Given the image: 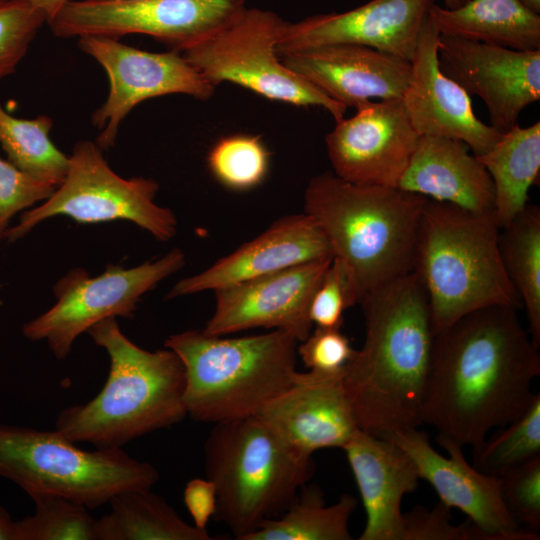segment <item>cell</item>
Wrapping results in <instances>:
<instances>
[{"label": "cell", "mask_w": 540, "mask_h": 540, "mask_svg": "<svg viewBox=\"0 0 540 540\" xmlns=\"http://www.w3.org/2000/svg\"><path fill=\"white\" fill-rule=\"evenodd\" d=\"M46 16L25 0H0V80L26 55Z\"/></svg>", "instance_id": "cell-34"}, {"label": "cell", "mask_w": 540, "mask_h": 540, "mask_svg": "<svg viewBox=\"0 0 540 540\" xmlns=\"http://www.w3.org/2000/svg\"><path fill=\"white\" fill-rule=\"evenodd\" d=\"M159 186L149 178L124 179L116 174L94 142L79 141L69 156L65 179L38 207L23 213L20 222L8 228L4 238L16 241L40 222L68 216L79 223L128 220L160 241L177 231L174 213L155 203Z\"/></svg>", "instance_id": "cell-10"}, {"label": "cell", "mask_w": 540, "mask_h": 540, "mask_svg": "<svg viewBox=\"0 0 540 540\" xmlns=\"http://www.w3.org/2000/svg\"><path fill=\"white\" fill-rule=\"evenodd\" d=\"M115 318L87 331L110 358L105 385L87 403L63 409L55 422V430L70 441L100 449L121 448L187 415L185 373L178 355L166 347L140 348L122 333Z\"/></svg>", "instance_id": "cell-4"}, {"label": "cell", "mask_w": 540, "mask_h": 540, "mask_svg": "<svg viewBox=\"0 0 540 540\" xmlns=\"http://www.w3.org/2000/svg\"><path fill=\"white\" fill-rule=\"evenodd\" d=\"M34 512L16 521V540H96L89 509L65 497L32 493Z\"/></svg>", "instance_id": "cell-32"}, {"label": "cell", "mask_w": 540, "mask_h": 540, "mask_svg": "<svg viewBox=\"0 0 540 540\" xmlns=\"http://www.w3.org/2000/svg\"><path fill=\"white\" fill-rule=\"evenodd\" d=\"M540 455V394L516 420L498 428L474 450V467L500 477L510 469Z\"/></svg>", "instance_id": "cell-31"}, {"label": "cell", "mask_w": 540, "mask_h": 540, "mask_svg": "<svg viewBox=\"0 0 540 540\" xmlns=\"http://www.w3.org/2000/svg\"><path fill=\"white\" fill-rule=\"evenodd\" d=\"M500 480L501 498L509 515L523 528H540V455L510 469Z\"/></svg>", "instance_id": "cell-35"}, {"label": "cell", "mask_w": 540, "mask_h": 540, "mask_svg": "<svg viewBox=\"0 0 540 540\" xmlns=\"http://www.w3.org/2000/svg\"><path fill=\"white\" fill-rule=\"evenodd\" d=\"M285 24L273 11L246 7L228 26L183 51V56L215 87L230 82L269 100L322 107L335 122L341 120L347 107L289 69L278 55Z\"/></svg>", "instance_id": "cell-9"}, {"label": "cell", "mask_w": 540, "mask_h": 540, "mask_svg": "<svg viewBox=\"0 0 540 540\" xmlns=\"http://www.w3.org/2000/svg\"><path fill=\"white\" fill-rule=\"evenodd\" d=\"M527 7L536 13H540V0H521Z\"/></svg>", "instance_id": "cell-44"}, {"label": "cell", "mask_w": 540, "mask_h": 540, "mask_svg": "<svg viewBox=\"0 0 540 540\" xmlns=\"http://www.w3.org/2000/svg\"><path fill=\"white\" fill-rule=\"evenodd\" d=\"M78 38L82 51L103 67L109 79L108 96L92 115L93 125L101 130L96 144L102 150L114 145L121 122L139 103L169 94L205 101L214 94L215 86L176 50L144 51L102 35Z\"/></svg>", "instance_id": "cell-13"}, {"label": "cell", "mask_w": 540, "mask_h": 540, "mask_svg": "<svg viewBox=\"0 0 540 540\" xmlns=\"http://www.w3.org/2000/svg\"><path fill=\"white\" fill-rule=\"evenodd\" d=\"M36 9L43 12L49 23L69 0H25Z\"/></svg>", "instance_id": "cell-41"}, {"label": "cell", "mask_w": 540, "mask_h": 540, "mask_svg": "<svg viewBox=\"0 0 540 540\" xmlns=\"http://www.w3.org/2000/svg\"><path fill=\"white\" fill-rule=\"evenodd\" d=\"M420 135L402 98L366 101L336 121L325 144L333 173L354 184L398 187Z\"/></svg>", "instance_id": "cell-14"}, {"label": "cell", "mask_w": 540, "mask_h": 540, "mask_svg": "<svg viewBox=\"0 0 540 540\" xmlns=\"http://www.w3.org/2000/svg\"><path fill=\"white\" fill-rule=\"evenodd\" d=\"M281 59L325 95L355 109L373 98H402L411 74L410 61L353 44L308 48Z\"/></svg>", "instance_id": "cell-20"}, {"label": "cell", "mask_w": 540, "mask_h": 540, "mask_svg": "<svg viewBox=\"0 0 540 540\" xmlns=\"http://www.w3.org/2000/svg\"><path fill=\"white\" fill-rule=\"evenodd\" d=\"M439 36L427 17L402 97L406 112L420 136L460 140L474 155H483L503 133L481 121L474 113L470 95L441 71L437 51Z\"/></svg>", "instance_id": "cell-19"}, {"label": "cell", "mask_w": 540, "mask_h": 540, "mask_svg": "<svg viewBox=\"0 0 540 540\" xmlns=\"http://www.w3.org/2000/svg\"><path fill=\"white\" fill-rule=\"evenodd\" d=\"M296 452L341 448L360 430L341 377L300 372L297 382L256 414Z\"/></svg>", "instance_id": "cell-22"}, {"label": "cell", "mask_w": 540, "mask_h": 540, "mask_svg": "<svg viewBox=\"0 0 540 540\" xmlns=\"http://www.w3.org/2000/svg\"><path fill=\"white\" fill-rule=\"evenodd\" d=\"M184 264V253L173 249L156 261L129 269L109 264L97 277L74 269L55 285L54 306L27 322L22 333L32 341L45 340L55 357L63 360L78 336L98 322L116 316L132 318L142 295Z\"/></svg>", "instance_id": "cell-12"}, {"label": "cell", "mask_w": 540, "mask_h": 540, "mask_svg": "<svg viewBox=\"0 0 540 540\" xmlns=\"http://www.w3.org/2000/svg\"><path fill=\"white\" fill-rule=\"evenodd\" d=\"M343 450L366 513L359 540H402V499L420 480L413 460L392 440L361 429Z\"/></svg>", "instance_id": "cell-23"}, {"label": "cell", "mask_w": 540, "mask_h": 540, "mask_svg": "<svg viewBox=\"0 0 540 540\" xmlns=\"http://www.w3.org/2000/svg\"><path fill=\"white\" fill-rule=\"evenodd\" d=\"M469 150L460 140L421 135L398 187L471 212H493L492 179Z\"/></svg>", "instance_id": "cell-24"}, {"label": "cell", "mask_w": 540, "mask_h": 540, "mask_svg": "<svg viewBox=\"0 0 540 540\" xmlns=\"http://www.w3.org/2000/svg\"><path fill=\"white\" fill-rule=\"evenodd\" d=\"M298 343L280 329L233 338L189 330L169 336L164 346L183 364L187 415L215 424L256 415L294 385Z\"/></svg>", "instance_id": "cell-6"}, {"label": "cell", "mask_w": 540, "mask_h": 540, "mask_svg": "<svg viewBox=\"0 0 540 540\" xmlns=\"http://www.w3.org/2000/svg\"><path fill=\"white\" fill-rule=\"evenodd\" d=\"M333 257L296 265L215 290V308L202 329L225 336L252 328L284 330L299 342L312 330L310 303Z\"/></svg>", "instance_id": "cell-17"}, {"label": "cell", "mask_w": 540, "mask_h": 540, "mask_svg": "<svg viewBox=\"0 0 540 540\" xmlns=\"http://www.w3.org/2000/svg\"><path fill=\"white\" fill-rule=\"evenodd\" d=\"M359 304L365 339L342 377L358 426L378 437L418 428L435 335L424 289L410 272Z\"/></svg>", "instance_id": "cell-2"}, {"label": "cell", "mask_w": 540, "mask_h": 540, "mask_svg": "<svg viewBox=\"0 0 540 540\" xmlns=\"http://www.w3.org/2000/svg\"><path fill=\"white\" fill-rule=\"evenodd\" d=\"M245 8L246 0H69L48 24L56 37L145 34L183 52Z\"/></svg>", "instance_id": "cell-11"}, {"label": "cell", "mask_w": 540, "mask_h": 540, "mask_svg": "<svg viewBox=\"0 0 540 540\" xmlns=\"http://www.w3.org/2000/svg\"><path fill=\"white\" fill-rule=\"evenodd\" d=\"M56 188L0 157V241L16 213L47 200Z\"/></svg>", "instance_id": "cell-37"}, {"label": "cell", "mask_w": 540, "mask_h": 540, "mask_svg": "<svg viewBox=\"0 0 540 540\" xmlns=\"http://www.w3.org/2000/svg\"><path fill=\"white\" fill-rule=\"evenodd\" d=\"M428 17L440 35L520 51L540 49V13L521 0H469L455 9L435 3Z\"/></svg>", "instance_id": "cell-25"}, {"label": "cell", "mask_w": 540, "mask_h": 540, "mask_svg": "<svg viewBox=\"0 0 540 540\" xmlns=\"http://www.w3.org/2000/svg\"><path fill=\"white\" fill-rule=\"evenodd\" d=\"M214 517L238 540L280 516L310 480L312 457L296 452L257 415L215 423L204 445Z\"/></svg>", "instance_id": "cell-7"}, {"label": "cell", "mask_w": 540, "mask_h": 540, "mask_svg": "<svg viewBox=\"0 0 540 540\" xmlns=\"http://www.w3.org/2000/svg\"><path fill=\"white\" fill-rule=\"evenodd\" d=\"M400 446L413 460L420 479L437 492L440 502L457 508L484 532L488 540H538L539 534L520 528L501 498L499 477L470 465L460 444L442 435L436 442L448 453L439 454L426 433L417 427L395 431L385 437Z\"/></svg>", "instance_id": "cell-16"}, {"label": "cell", "mask_w": 540, "mask_h": 540, "mask_svg": "<svg viewBox=\"0 0 540 540\" xmlns=\"http://www.w3.org/2000/svg\"><path fill=\"white\" fill-rule=\"evenodd\" d=\"M493 212L427 201L412 273L427 296L434 334L475 310L521 302L504 269Z\"/></svg>", "instance_id": "cell-5"}, {"label": "cell", "mask_w": 540, "mask_h": 540, "mask_svg": "<svg viewBox=\"0 0 540 540\" xmlns=\"http://www.w3.org/2000/svg\"><path fill=\"white\" fill-rule=\"evenodd\" d=\"M110 513L96 519V540H212L207 532L186 523L165 499L151 489L115 495Z\"/></svg>", "instance_id": "cell-27"}, {"label": "cell", "mask_w": 540, "mask_h": 540, "mask_svg": "<svg viewBox=\"0 0 540 540\" xmlns=\"http://www.w3.org/2000/svg\"><path fill=\"white\" fill-rule=\"evenodd\" d=\"M348 280L340 262L332 258L315 290L309 308L313 325L320 328H340L345 310L353 306Z\"/></svg>", "instance_id": "cell-39"}, {"label": "cell", "mask_w": 540, "mask_h": 540, "mask_svg": "<svg viewBox=\"0 0 540 540\" xmlns=\"http://www.w3.org/2000/svg\"><path fill=\"white\" fill-rule=\"evenodd\" d=\"M57 430L0 424V477L28 495L50 493L95 509L117 494L151 489L157 469L122 448H78Z\"/></svg>", "instance_id": "cell-8"}, {"label": "cell", "mask_w": 540, "mask_h": 540, "mask_svg": "<svg viewBox=\"0 0 540 540\" xmlns=\"http://www.w3.org/2000/svg\"><path fill=\"white\" fill-rule=\"evenodd\" d=\"M329 257L330 245L317 223L306 213L287 215L209 268L178 281L166 298L215 291Z\"/></svg>", "instance_id": "cell-21"}, {"label": "cell", "mask_w": 540, "mask_h": 540, "mask_svg": "<svg viewBox=\"0 0 540 540\" xmlns=\"http://www.w3.org/2000/svg\"><path fill=\"white\" fill-rule=\"evenodd\" d=\"M427 201L399 187L350 183L332 171L310 179L304 213L323 231L342 265L354 305L412 272Z\"/></svg>", "instance_id": "cell-3"}, {"label": "cell", "mask_w": 540, "mask_h": 540, "mask_svg": "<svg viewBox=\"0 0 540 540\" xmlns=\"http://www.w3.org/2000/svg\"><path fill=\"white\" fill-rule=\"evenodd\" d=\"M436 0H371L341 13L316 14L286 22L278 55L332 45L378 49L411 62L429 9Z\"/></svg>", "instance_id": "cell-18"}, {"label": "cell", "mask_w": 540, "mask_h": 540, "mask_svg": "<svg viewBox=\"0 0 540 540\" xmlns=\"http://www.w3.org/2000/svg\"><path fill=\"white\" fill-rule=\"evenodd\" d=\"M297 346V354L310 372L327 377H343L356 350L340 328H320Z\"/></svg>", "instance_id": "cell-36"}, {"label": "cell", "mask_w": 540, "mask_h": 540, "mask_svg": "<svg viewBox=\"0 0 540 540\" xmlns=\"http://www.w3.org/2000/svg\"><path fill=\"white\" fill-rule=\"evenodd\" d=\"M207 164L223 186L245 191L261 184L267 176L270 153L259 136L234 134L219 139L212 146Z\"/></svg>", "instance_id": "cell-33"}, {"label": "cell", "mask_w": 540, "mask_h": 540, "mask_svg": "<svg viewBox=\"0 0 540 540\" xmlns=\"http://www.w3.org/2000/svg\"><path fill=\"white\" fill-rule=\"evenodd\" d=\"M53 120L48 115L17 118L0 104V145L7 160L20 170L58 187L66 177L69 156L49 137Z\"/></svg>", "instance_id": "cell-30"}, {"label": "cell", "mask_w": 540, "mask_h": 540, "mask_svg": "<svg viewBox=\"0 0 540 540\" xmlns=\"http://www.w3.org/2000/svg\"><path fill=\"white\" fill-rule=\"evenodd\" d=\"M499 250L506 274L528 320V333L540 348V208L529 204L500 230Z\"/></svg>", "instance_id": "cell-28"}, {"label": "cell", "mask_w": 540, "mask_h": 540, "mask_svg": "<svg viewBox=\"0 0 540 540\" xmlns=\"http://www.w3.org/2000/svg\"><path fill=\"white\" fill-rule=\"evenodd\" d=\"M437 51L441 71L482 99L490 125L500 133L540 99V49L520 51L440 35Z\"/></svg>", "instance_id": "cell-15"}, {"label": "cell", "mask_w": 540, "mask_h": 540, "mask_svg": "<svg viewBox=\"0 0 540 540\" xmlns=\"http://www.w3.org/2000/svg\"><path fill=\"white\" fill-rule=\"evenodd\" d=\"M494 186L493 214L500 229L528 205L529 190L540 172V122L503 133L495 145L477 156Z\"/></svg>", "instance_id": "cell-26"}, {"label": "cell", "mask_w": 540, "mask_h": 540, "mask_svg": "<svg viewBox=\"0 0 540 540\" xmlns=\"http://www.w3.org/2000/svg\"><path fill=\"white\" fill-rule=\"evenodd\" d=\"M0 540H16V521L0 505Z\"/></svg>", "instance_id": "cell-42"}, {"label": "cell", "mask_w": 540, "mask_h": 540, "mask_svg": "<svg viewBox=\"0 0 540 540\" xmlns=\"http://www.w3.org/2000/svg\"><path fill=\"white\" fill-rule=\"evenodd\" d=\"M357 500L344 494L326 505L316 486L303 487L280 516L264 521L244 540H350L349 519Z\"/></svg>", "instance_id": "cell-29"}, {"label": "cell", "mask_w": 540, "mask_h": 540, "mask_svg": "<svg viewBox=\"0 0 540 540\" xmlns=\"http://www.w3.org/2000/svg\"><path fill=\"white\" fill-rule=\"evenodd\" d=\"M402 540H488L469 519L455 525L451 522L450 508L439 502L431 510L415 506L404 514Z\"/></svg>", "instance_id": "cell-38"}, {"label": "cell", "mask_w": 540, "mask_h": 540, "mask_svg": "<svg viewBox=\"0 0 540 540\" xmlns=\"http://www.w3.org/2000/svg\"><path fill=\"white\" fill-rule=\"evenodd\" d=\"M185 506L194 522V526L206 530L217 506L215 485L211 480L195 478L190 480L183 493Z\"/></svg>", "instance_id": "cell-40"}, {"label": "cell", "mask_w": 540, "mask_h": 540, "mask_svg": "<svg viewBox=\"0 0 540 540\" xmlns=\"http://www.w3.org/2000/svg\"><path fill=\"white\" fill-rule=\"evenodd\" d=\"M468 1L469 0H443V7L448 9H455L466 4Z\"/></svg>", "instance_id": "cell-43"}, {"label": "cell", "mask_w": 540, "mask_h": 540, "mask_svg": "<svg viewBox=\"0 0 540 540\" xmlns=\"http://www.w3.org/2000/svg\"><path fill=\"white\" fill-rule=\"evenodd\" d=\"M517 309L481 308L434 335L422 424L475 450L492 430L529 408L537 394L532 382L540 375V354Z\"/></svg>", "instance_id": "cell-1"}]
</instances>
